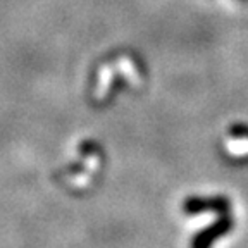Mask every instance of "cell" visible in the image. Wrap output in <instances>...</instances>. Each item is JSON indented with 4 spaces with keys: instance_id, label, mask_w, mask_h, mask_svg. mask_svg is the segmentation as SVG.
Listing matches in <instances>:
<instances>
[{
    "instance_id": "obj_1",
    "label": "cell",
    "mask_w": 248,
    "mask_h": 248,
    "mask_svg": "<svg viewBox=\"0 0 248 248\" xmlns=\"http://www.w3.org/2000/svg\"><path fill=\"white\" fill-rule=\"evenodd\" d=\"M104 167L102 150L92 136L78 135L67 140L55 178L67 191L85 193L95 185Z\"/></svg>"
}]
</instances>
